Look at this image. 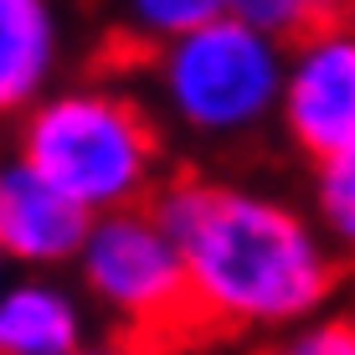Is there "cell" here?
<instances>
[{"label": "cell", "mask_w": 355, "mask_h": 355, "mask_svg": "<svg viewBox=\"0 0 355 355\" xmlns=\"http://www.w3.org/2000/svg\"><path fill=\"white\" fill-rule=\"evenodd\" d=\"M309 191H314V227L329 242L350 248V237H355V150L314 160V186Z\"/></svg>", "instance_id": "obj_11"}, {"label": "cell", "mask_w": 355, "mask_h": 355, "mask_svg": "<svg viewBox=\"0 0 355 355\" xmlns=\"http://www.w3.org/2000/svg\"><path fill=\"white\" fill-rule=\"evenodd\" d=\"M72 268L88 304H98L119 329H129L134 345H186L191 335H206L180 252L144 201L93 211Z\"/></svg>", "instance_id": "obj_4"}, {"label": "cell", "mask_w": 355, "mask_h": 355, "mask_svg": "<svg viewBox=\"0 0 355 355\" xmlns=\"http://www.w3.org/2000/svg\"><path fill=\"white\" fill-rule=\"evenodd\" d=\"M273 119L309 165L355 150V36L345 21L284 46Z\"/></svg>", "instance_id": "obj_5"}, {"label": "cell", "mask_w": 355, "mask_h": 355, "mask_svg": "<svg viewBox=\"0 0 355 355\" xmlns=\"http://www.w3.org/2000/svg\"><path fill=\"white\" fill-rule=\"evenodd\" d=\"M150 196L206 335L293 329L340 293L345 273L329 252L335 242L299 206L211 175H175Z\"/></svg>", "instance_id": "obj_1"}, {"label": "cell", "mask_w": 355, "mask_h": 355, "mask_svg": "<svg viewBox=\"0 0 355 355\" xmlns=\"http://www.w3.org/2000/svg\"><path fill=\"white\" fill-rule=\"evenodd\" d=\"M6 268H10V263H6V252H0V284H6Z\"/></svg>", "instance_id": "obj_13"}, {"label": "cell", "mask_w": 355, "mask_h": 355, "mask_svg": "<svg viewBox=\"0 0 355 355\" xmlns=\"http://www.w3.org/2000/svg\"><path fill=\"white\" fill-rule=\"evenodd\" d=\"M88 345V314L78 293L52 273L0 284V355H78Z\"/></svg>", "instance_id": "obj_8"}, {"label": "cell", "mask_w": 355, "mask_h": 355, "mask_svg": "<svg viewBox=\"0 0 355 355\" xmlns=\"http://www.w3.org/2000/svg\"><path fill=\"white\" fill-rule=\"evenodd\" d=\"M232 16L252 21L258 31H268L273 42H299V36L345 21V0H227Z\"/></svg>", "instance_id": "obj_10"}, {"label": "cell", "mask_w": 355, "mask_h": 355, "mask_svg": "<svg viewBox=\"0 0 355 355\" xmlns=\"http://www.w3.org/2000/svg\"><path fill=\"white\" fill-rule=\"evenodd\" d=\"M16 155L83 211L134 206L155 191L165 139L155 114L119 88H46L21 114Z\"/></svg>", "instance_id": "obj_2"}, {"label": "cell", "mask_w": 355, "mask_h": 355, "mask_svg": "<svg viewBox=\"0 0 355 355\" xmlns=\"http://www.w3.org/2000/svg\"><path fill=\"white\" fill-rule=\"evenodd\" d=\"M88 222L93 211H83L72 196L42 180L21 155L0 160V252L6 263L31 268V273L72 268Z\"/></svg>", "instance_id": "obj_6"}, {"label": "cell", "mask_w": 355, "mask_h": 355, "mask_svg": "<svg viewBox=\"0 0 355 355\" xmlns=\"http://www.w3.org/2000/svg\"><path fill=\"white\" fill-rule=\"evenodd\" d=\"M355 345V335H350V320L340 314V320H324V309L320 314H309L304 324H293V335H288V350H299V355H345Z\"/></svg>", "instance_id": "obj_12"}, {"label": "cell", "mask_w": 355, "mask_h": 355, "mask_svg": "<svg viewBox=\"0 0 355 355\" xmlns=\"http://www.w3.org/2000/svg\"><path fill=\"white\" fill-rule=\"evenodd\" d=\"M278 78H284V42L232 10H216L211 21L155 46L160 103L191 139L232 144L258 134L273 119Z\"/></svg>", "instance_id": "obj_3"}, {"label": "cell", "mask_w": 355, "mask_h": 355, "mask_svg": "<svg viewBox=\"0 0 355 355\" xmlns=\"http://www.w3.org/2000/svg\"><path fill=\"white\" fill-rule=\"evenodd\" d=\"M62 42L57 0H0V124L21 119L57 83Z\"/></svg>", "instance_id": "obj_7"}, {"label": "cell", "mask_w": 355, "mask_h": 355, "mask_svg": "<svg viewBox=\"0 0 355 355\" xmlns=\"http://www.w3.org/2000/svg\"><path fill=\"white\" fill-rule=\"evenodd\" d=\"M119 6V26L134 46H165L180 31L211 21L216 10H227V0H114Z\"/></svg>", "instance_id": "obj_9"}]
</instances>
